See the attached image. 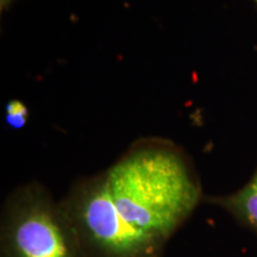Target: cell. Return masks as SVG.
Returning <instances> with one entry per match:
<instances>
[{"label":"cell","mask_w":257,"mask_h":257,"mask_svg":"<svg viewBox=\"0 0 257 257\" xmlns=\"http://www.w3.org/2000/svg\"><path fill=\"white\" fill-rule=\"evenodd\" d=\"M104 176L123 220L162 255L202 199L186 160L166 148L134 150Z\"/></svg>","instance_id":"cell-1"},{"label":"cell","mask_w":257,"mask_h":257,"mask_svg":"<svg viewBox=\"0 0 257 257\" xmlns=\"http://www.w3.org/2000/svg\"><path fill=\"white\" fill-rule=\"evenodd\" d=\"M0 257H88L61 202L42 186H22L5 202Z\"/></svg>","instance_id":"cell-2"},{"label":"cell","mask_w":257,"mask_h":257,"mask_svg":"<svg viewBox=\"0 0 257 257\" xmlns=\"http://www.w3.org/2000/svg\"><path fill=\"white\" fill-rule=\"evenodd\" d=\"M88 257H162L123 220L104 173L82 180L61 201Z\"/></svg>","instance_id":"cell-3"},{"label":"cell","mask_w":257,"mask_h":257,"mask_svg":"<svg viewBox=\"0 0 257 257\" xmlns=\"http://www.w3.org/2000/svg\"><path fill=\"white\" fill-rule=\"evenodd\" d=\"M206 201L223 208L244 229L257 236V168L252 178L238 191L223 197H210Z\"/></svg>","instance_id":"cell-4"},{"label":"cell","mask_w":257,"mask_h":257,"mask_svg":"<svg viewBox=\"0 0 257 257\" xmlns=\"http://www.w3.org/2000/svg\"><path fill=\"white\" fill-rule=\"evenodd\" d=\"M29 111L21 100H11L6 105V121L12 128H22L28 121Z\"/></svg>","instance_id":"cell-5"},{"label":"cell","mask_w":257,"mask_h":257,"mask_svg":"<svg viewBox=\"0 0 257 257\" xmlns=\"http://www.w3.org/2000/svg\"><path fill=\"white\" fill-rule=\"evenodd\" d=\"M11 2H14V0H0V5H2V9L6 8V6H8Z\"/></svg>","instance_id":"cell-6"},{"label":"cell","mask_w":257,"mask_h":257,"mask_svg":"<svg viewBox=\"0 0 257 257\" xmlns=\"http://www.w3.org/2000/svg\"><path fill=\"white\" fill-rule=\"evenodd\" d=\"M255 2H256V4H257V0H255Z\"/></svg>","instance_id":"cell-7"}]
</instances>
